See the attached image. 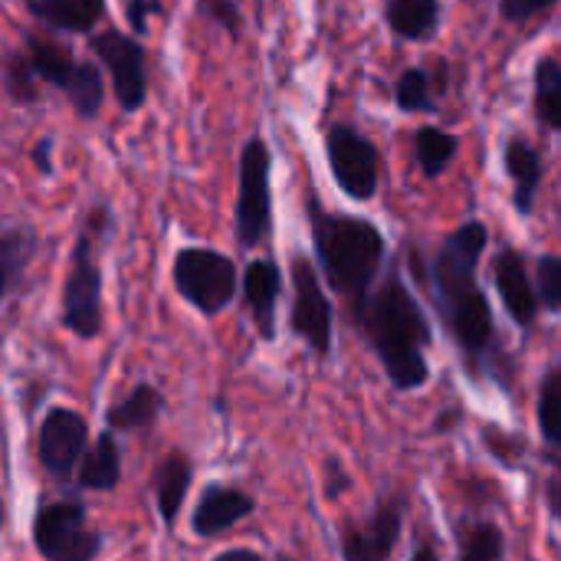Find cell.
Returning a JSON list of instances; mask_svg holds the SVG:
<instances>
[{
  "label": "cell",
  "instance_id": "cell-14",
  "mask_svg": "<svg viewBox=\"0 0 561 561\" xmlns=\"http://www.w3.org/2000/svg\"><path fill=\"white\" fill-rule=\"evenodd\" d=\"M253 510H256V500L250 493H243L240 486L210 483L191 513V529L201 539H217V536L230 533L237 523H243Z\"/></svg>",
  "mask_w": 561,
  "mask_h": 561
},
{
  "label": "cell",
  "instance_id": "cell-19",
  "mask_svg": "<svg viewBox=\"0 0 561 561\" xmlns=\"http://www.w3.org/2000/svg\"><path fill=\"white\" fill-rule=\"evenodd\" d=\"M39 250V237L30 224H10L0 233V286L3 299H13L20 293V283Z\"/></svg>",
  "mask_w": 561,
  "mask_h": 561
},
{
  "label": "cell",
  "instance_id": "cell-17",
  "mask_svg": "<svg viewBox=\"0 0 561 561\" xmlns=\"http://www.w3.org/2000/svg\"><path fill=\"white\" fill-rule=\"evenodd\" d=\"M191 483H194V463L187 454L171 450L154 467V503H158V516L168 529H174V523L184 510V500L191 493Z\"/></svg>",
  "mask_w": 561,
  "mask_h": 561
},
{
  "label": "cell",
  "instance_id": "cell-5",
  "mask_svg": "<svg viewBox=\"0 0 561 561\" xmlns=\"http://www.w3.org/2000/svg\"><path fill=\"white\" fill-rule=\"evenodd\" d=\"M178 296L201 316H220L237 299V263L210 247H181L171 263Z\"/></svg>",
  "mask_w": 561,
  "mask_h": 561
},
{
  "label": "cell",
  "instance_id": "cell-26",
  "mask_svg": "<svg viewBox=\"0 0 561 561\" xmlns=\"http://www.w3.org/2000/svg\"><path fill=\"white\" fill-rule=\"evenodd\" d=\"M394 102H398L401 112H427V115H434V112H440V105H437L440 89H437V82L431 79L427 69L408 66L394 82Z\"/></svg>",
  "mask_w": 561,
  "mask_h": 561
},
{
  "label": "cell",
  "instance_id": "cell-24",
  "mask_svg": "<svg viewBox=\"0 0 561 561\" xmlns=\"http://www.w3.org/2000/svg\"><path fill=\"white\" fill-rule=\"evenodd\" d=\"M26 53H30V59H33V66H36V72H39V79L46 85L62 89V92L69 89L79 62L72 59V53L62 43L46 39V36H26Z\"/></svg>",
  "mask_w": 561,
  "mask_h": 561
},
{
  "label": "cell",
  "instance_id": "cell-20",
  "mask_svg": "<svg viewBox=\"0 0 561 561\" xmlns=\"http://www.w3.org/2000/svg\"><path fill=\"white\" fill-rule=\"evenodd\" d=\"M388 30L404 43H424L434 39L444 20L440 0H388L385 7Z\"/></svg>",
  "mask_w": 561,
  "mask_h": 561
},
{
  "label": "cell",
  "instance_id": "cell-6",
  "mask_svg": "<svg viewBox=\"0 0 561 561\" xmlns=\"http://www.w3.org/2000/svg\"><path fill=\"white\" fill-rule=\"evenodd\" d=\"M99 237L85 227H79L72 253H69V273L62 283V329H69L76 339L92 342L102 332V266L95 260Z\"/></svg>",
  "mask_w": 561,
  "mask_h": 561
},
{
  "label": "cell",
  "instance_id": "cell-34",
  "mask_svg": "<svg viewBox=\"0 0 561 561\" xmlns=\"http://www.w3.org/2000/svg\"><path fill=\"white\" fill-rule=\"evenodd\" d=\"M161 10H164L161 0H128V3H125V16H128L131 33H135V36H145L151 16H158Z\"/></svg>",
  "mask_w": 561,
  "mask_h": 561
},
{
  "label": "cell",
  "instance_id": "cell-31",
  "mask_svg": "<svg viewBox=\"0 0 561 561\" xmlns=\"http://www.w3.org/2000/svg\"><path fill=\"white\" fill-rule=\"evenodd\" d=\"M536 289H539V302L542 309H549L552 316L561 312V256L559 253H546L536 260Z\"/></svg>",
  "mask_w": 561,
  "mask_h": 561
},
{
  "label": "cell",
  "instance_id": "cell-2",
  "mask_svg": "<svg viewBox=\"0 0 561 561\" xmlns=\"http://www.w3.org/2000/svg\"><path fill=\"white\" fill-rule=\"evenodd\" d=\"M355 322L362 325V335L378 355L394 391H417L431 381V322L398 266L385 273Z\"/></svg>",
  "mask_w": 561,
  "mask_h": 561
},
{
  "label": "cell",
  "instance_id": "cell-7",
  "mask_svg": "<svg viewBox=\"0 0 561 561\" xmlns=\"http://www.w3.org/2000/svg\"><path fill=\"white\" fill-rule=\"evenodd\" d=\"M306 253L293 256L289 283H293V312L289 329L296 339L306 342V348L319 358H329L335 348V309L322 286V270H316Z\"/></svg>",
  "mask_w": 561,
  "mask_h": 561
},
{
  "label": "cell",
  "instance_id": "cell-4",
  "mask_svg": "<svg viewBox=\"0 0 561 561\" xmlns=\"http://www.w3.org/2000/svg\"><path fill=\"white\" fill-rule=\"evenodd\" d=\"M233 230L243 250L260 247L273 233V151L263 135L247 138L240 148Z\"/></svg>",
  "mask_w": 561,
  "mask_h": 561
},
{
  "label": "cell",
  "instance_id": "cell-15",
  "mask_svg": "<svg viewBox=\"0 0 561 561\" xmlns=\"http://www.w3.org/2000/svg\"><path fill=\"white\" fill-rule=\"evenodd\" d=\"M243 302L256 322V332L263 342L276 339V309H279V296H283V270L276 260H250L243 266Z\"/></svg>",
  "mask_w": 561,
  "mask_h": 561
},
{
  "label": "cell",
  "instance_id": "cell-30",
  "mask_svg": "<svg viewBox=\"0 0 561 561\" xmlns=\"http://www.w3.org/2000/svg\"><path fill=\"white\" fill-rule=\"evenodd\" d=\"M539 431L549 447H561V365H552L539 385Z\"/></svg>",
  "mask_w": 561,
  "mask_h": 561
},
{
  "label": "cell",
  "instance_id": "cell-39",
  "mask_svg": "<svg viewBox=\"0 0 561 561\" xmlns=\"http://www.w3.org/2000/svg\"><path fill=\"white\" fill-rule=\"evenodd\" d=\"M316 3H329V0H316Z\"/></svg>",
  "mask_w": 561,
  "mask_h": 561
},
{
  "label": "cell",
  "instance_id": "cell-21",
  "mask_svg": "<svg viewBox=\"0 0 561 561\" xmlns=\"http://www.w3.org/2000/svg\"><path fill=\"white\" fill-rule=\"evenodd\" d=\"M122 480V450H118V440H115V431L105 427L95 444L85 450L82 463H79V473H76V483L79 490H92V493H108L115 490Z\"/></svg>",
  "mask_w": 561,
  "mask_h": 561
},
{
  "label": "cell",
  "instance_id": "cell-8",
  "mask_svg": "<svg viewBox=\"0 0 561 561\" xmlns=\"http://www.w3.org/2000/svg\"><path fill=\"white\" fill-rule=\"evenodd\" d=\"M33 546L46 561H95L102 536L89 526L79 500H53L33 516Z\"/></svg>",
  "mask_w": 561,
  "mask_h": 561
},
{
  "label": "cell",
  "instance_id": "cell-37",
  "mask_svg": "<svg viewBox=\"0 0 561 561\" xmlns=\"http://www.w3.org/2000/svg\"><path fill=\"white\" fill-rule=\"evenodd\" d=\"M214 561H266L260 552H253V549H227V552H220Z\"/></svg>",
  "mask_w": 561,
  "mask_h": 561
},
{
  "label": "cell",
  "instance_id": "cell-32",
  "mask_svg": "<svg viewBox=\"0 0 561 561\" xmlns=\"http://www.w3.org/2000/svg\"><path fill=\"white\" fill-rule=\"evenodd\" d=\"M197 10H201V16H207L210 23L227 30L233 39L243 36V13H240L237 0H197Z\"/></svg>",
  "mask_w": 561,
  "mask_h": 561
},
{
  "label": "cell",
  "instance_id": "cell-29",
  "mask_svg": "<svg viewBox=\"0 0 561 561\" xmlns=\"http://www.w3.org/2000/svg\"><path fill=\"white\" fill-rule=\"evenodd\" d=\"M39 72L30 59V53L23 49H13L7 53L3 59V85H7V95L16 102V105H36L39 102Z\"/></svg>",
  "mask_w": 561,
  "mask_h": 561
},
{
  "label": "cell",
  "instance_id": "cell-13",
  "mask_svg": "<svg viewBox=\"0 0 561 561\" xmlns=\"http://www.w3.org/2000/svg\"><path fill=\"white\" fill-rule=\"evenodd\" d=\"M493 283L500 289V299H503V309L510 312V319L519 329H533L542 302H539V289H536V283L529 276L526 256L516 247H503L496 253V260H493Z\"/></svg>",
  "mask_w": 561,
  "mask_h": 561
},
{
  "label": "cell",
  "instance_id": "cell-35",
  "mask_svg": "<svg viewBox=\"0 0 561 561\" xmlns=\"http://www.w3.org/2000/svg\"><path fill=\"white\" fill-rule=\"evenodd\" d=\"M26 158H30V164L43 174V178H49L53 174V138L49 135H43V138H36L33 141V148L26 151Z\"/></svg>",
  "mask_w": 561,
  "mask_h": 561
},
{
  "label": "cell",
  "instance_id": "cell-1",
  "mask_svg": "<svg viewBox=\"0 0 561 561\" xmlns=\"http://www.w3.org/2000/svg\"><path fill=\"white\" fill-rule=\"evenodd\" d=\"M490 247V227L483 220H467L447 233L431 263V286L440 306V316L463 352L470 371H486L496 352V322L493 306L480 286V260Z\"/></svg>",
  "mask_w": 561,
  "mask_h": 561
},
{
  "label": "cell",
  "instance_id": "cell-11",
  "mask_svg": "<svg viewBox=\"0 0 561 561\" xmlns=\"http://www.w3.org/2000/svg\"><path fill=\"white\" fill-rule=\"evenodd\" d=\"M408 500L401 493L385 496L371 506V513L358 523H345L339 533L342 561H388L394 556L404 533Z\"/></svg>",
  "mask_w": 561,
  "mask_h": 561
},
{
  "label": "cell",
  "instance_id": "cell-12",
  "mask_svg": "<svg viewBox=\"0 0 561 561\" xmlns=\"http://www.w3.org/2000/svg\"><path fill=\"white\" fill-rule=\"evenodd\" d=\"M89 450V424L79 411L72 408H49L39 434H36V457L39 467L59 480L69 483L79 473V463Z\"/></svg>",
  "mask_w": 561,
  "mask_h": 561
},
{
  "label": "cell",
  "instance_id": "cell-10",
  "mask_svg": "<svg viewBox=\"0 0 561 561\" xmlns=\"http://www.w3.org/2000/svg\"><path fill=\"white\" fill-rule=\"evenodd\" d=\"M95 59L112 76V92L122 105V112H138L148 99V56L145 43L135 33H122L105 26L89 39Z\"/></svg>",
  "mask_w": 561,
  "mask_h": 561
},
{
  "label": "cell",
  "instance_id": "cell-9",
  "mask_svg": "<svg viewBox=\"0 0 561 561\" xmlns=\"http://www.w3.org/2000/svg\"><path fill=\"white\" fill-rule=\"evenodd\" d=\"M325 161L332 171L335 187L355 201L365 204L378 194V178H381V158L371 138H365L355 125L335 122L325 131Z\"/></svg>",
  "mask_w": 561,
  "mask_h": 561
},
{
  "label": "cell",
  "instance_id": "cell-28",
  "mask_svg": "<svg viewBox=\"0 0 561 561\" xmlns=\"http://www.w3.org/2000/svg\"><path fill=\"white\" fill-rule=\"evenodd\" d=\"M66 95H69V105H72V112L79 118H85V122L99 118L102 102H105V76H102V69L95 62L82 59L76 66V76H72Z\"/></svg>",
  "mask_w": 561,
  "mask_h": 561
},
{
  "label": "cell",
  "instance_id": "cell-36",
  "mask_svg": "<svg viewBox=\"0 0 561 561\" xmlns=\"http://www.w3.org/2000/svg\"><path fill=\"white\" fill-rule=\"evenodd\" d=\"M546 506H549L552 519L561 523V470L559 473H552L549 483H546Z\"/></svg>",
  "mask_w": 561,
  "mask_h": 561
},
{
  "label": "cell",
  "instance_id": "cell-25",
  "mask_svg": "<svg viewBox=\"0 0 561 561\" xmlns=\"http://www.w3.org/2000/svg\"><path fill=\"white\" fill-rule=\"evenodd\" d=\"M506 559V533L496 523L477 519L457 533V561H503Z\"/></svg>",
  "mask_w": 561,
  "mask_h": 561
},
{
  "label": "cell",
  "instance_id": "cell-38",
  "mask_svg": "<svg viewBox=\"0 0 561 561\" xmlns=\"http://www.w3.org/2000/svg\"><path fill=\"white\" fill-rule=\"evenodd\" d=\"M408 561H440V556H437V549H434V546H417Z\"/></svg>",
  "mask_w": 561,
  "mask_h": 561
},
{
  "label": "cell",
  "instance_id": "cell-33",
  "mask_svg": "<svg viewBox=\"0 0 561 561\" xmlns=\"http://www.w3.org/2000/svg\"><path fill=\"white\" fill-rule=\"evenodd\" d=\"M559 0H500V16L513 26L529 23L533 16L546 13L549 7H556Z\"/></svg>",
  "mask_w": 561,
  "mask_h": 561
},
{
  "label": "cell",
  "instance_id": "cell-22",
  "mask_svg": "<svg viewBox=\"0 0 561 561\" xmlns=\"http://www.w3.org/2000/svg\"><path fill=\"white\" fill-rule=\"evenodd\" d=\"M161 408H164V394L154 388V385H135L122 401H115L105 414V427L112 431H151L161 417Z\"/></svg>",
  "mask_w": 561,
  "mask_h": 561
},
{
  "label": "cell",
  "instance_id": "cell-3",
  "mask_svg": "<svg viewBox=\"0 0 561 561\" xmlns=\"http://www.w3.org/2000/svg\"><path fill=\"white\" fill-rule=\"evenodd\" d=\"M306 217L312 230L316 263L339 296L348 299L352 319L375 293V279L388 256V240L378 224L355 214H332L316 191L306 194Z\"/></svg>",
  "mask_w": 561,
  "mask_h": 561
},
{
  "label": "cell",
  "instance_id": "cell-16",
  "mask_svg": "<svg viewBox=\"0 0 561 561\" xmlns=\"http://www.w3.org/2000/svg\"><path fill=\"white\" fill-rule=\"evenodd\" d=\"M503 168L513 181V207L519 217H533L536 194L542 184V158L526 135H510L503 141Z\"/></svg>",
  "mask_w": 561,
  "mask_h": 561
},
{
  "label": "cell",
  "instance_id": "cell-27",
  "mask_svg": "<svg viewBox=\"0 0 561 561\" xmlns=\"http://www.w3.org/2000/svg\"><path fill=\"white\" fill-rule=\"evenodd\" d=\"M536 115L549 131H561V62L556 56H542L536 62Z\"/></svg>",
  "mask_w": 561,
  "mask_h": 561
},
{
  "label": "cell",
  "instance_id": "cell-18",
  "mask_svg": "<svg viewBox=\"0 0 561 561\" xmlns=\"http://www.w3.org/2000/svg\"><path fill=\"white\" fill-rule=\"evenodd\" d=\"M23 7L59 33H92L105 16V0H23Z\"/></svg>",
  "mask_w": 561,
  "mask_h": 561
},
{
  "label": "cell",
  "instance_id": "cell-23",
  "mask_svg": "<svg viewBox=\"0 0 561 561\" xmlns=\"http://www.w3.org/2000/svg\"><path fill=\"white\" fill-rule=\"evenodd\" d=\"M457 151H460V138L440 125H421L414 131V158L427 181H437L454 164Z\"/></svg>",
  "mask_w": 561,
  "mask_h": 561
}]
</instances>
